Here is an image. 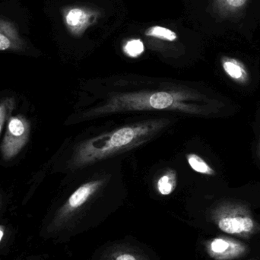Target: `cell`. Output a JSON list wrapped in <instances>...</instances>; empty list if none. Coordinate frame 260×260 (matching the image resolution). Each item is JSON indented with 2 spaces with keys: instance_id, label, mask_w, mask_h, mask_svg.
Returning <instances> with one entry per match:
<instances>
[{
  "instance_id": "18",
  "label": "cell",
  "mask_w": 260,
  "mask_h": 260,
  "mask_svg": "<svg viewBox=\"0 0 260 260\" xmlns=\"http://www.w3.org/2000/svg\"><path fill=\"white\" fill-rule=\"evenodd\" d=\"M259 154L260 156V140H259Z\"/></svg>"
},
{
  "instance_id": "17",
  "label": "cell",
  "mask_w": 260,
  "mask_h": 260,
  "mask_svg": "<svg viewBox=\"0 0 260 260\" xmlns=\"http://www.w3.org/2000/svg\"><path fill=\"white\" fill-rule=\"evenodd\" d=\"M5 235V229L3 226L0 225V243H1L2 240H3V237Z\"/></svg>"
},
{
  "instance_id": "14",
  "label": "cell",
  "mask_w": 260,
  "mask_h": 260,
  "mask_svg": "<svg viewBox=\"0 0 260 260\" xmlns=\"http://www.w3.org/2000/svg\"><path fill=\"white\" fill-rule=\"evenodd\" d=\"M146 35L148 36L154 37V38H160V39L167 40V41H173L177 38V35L170 29L160 26H154L148 29Z\"/></svg>"
},
{
  "instance_id": "12",
  "label": "cell",
  "mask_w": 260,
  "mask_h": 260,
  "mask_svg": "<svg viewBox=\"0 0 260 260\" xmlns=\"http://www.w3.org/2000/svg\"><path fill=\"white\" fill-rule=\"evenodd\" d=\"M177 186V177L174 171H169L159 178L157 183L159 193L168 196L172 193Z\"/></svg>"
},
{
  "instance_id": "15",
  "label": "cell",
  "mask_w": 260,
  "mask_h": 260,
  "mask_svg": "<svg viewBox=\"0 0 260 260\" xmlns=\"http://www.w3.org/2000/svg\"><path fill=\"white\" fill-rule=\"evenodd\" d=\"M144 44L140 40H132L128 41L124 47V52L130 57H137L144 52Z\"/></svg>"
},
{
  "instance_id": "9",
  "label": "cell",
  "mask_w": 260,
  "mask_h": 260,
  "mask_svg": "<svg viewBox=\"0 0 260 260\" xmlns=\"http://www.w3.org/2000/svg\"><path fill=\"white\" fill-rule=\"evenodd\" d=\"M101 260H148L140 252L132 247L117 245L107 250Z\"/></svg>"
},
{
  "instance_id": "1",
  "label": "cell",
  "mask_w": 260,
  "mask_h": 260,
  "mask_svg": "<svg viewBox=\"0 0 260 260\" xmlns=\"http://www.w3.org/2000/svg\"><path fill=\"white\" fill-rule=\"evenodd\" d=\"M201 96L193 93L178 91H143L115 96L108 104L94 110L93 115L120 111L177 110L192 114H202L203 109L188 105L185 101L198 99Z\"/></svg>"
},
{
  "instance_id": "20",
  "label": "cell",
  "mask_w": 260,
  "mask_h": 260,
  "mask_svg": "<svg viewBox=\"0 0 260 260\" xmlns=\"http://www.w3.org/2000/svg\"><path fill=\"white\" fill-rule=\"evenodd\" d=\"M250 260H253V259H250Z\"/></svg>"
},
{
  "instance_id": "8",
  "label": "cell",
  "mask_w": 260,
  "mask_h": 260,
  "mask_svg": "<svg viewBox=\"0 0 260 260\" xmlns=\"http://www.w3.org/2000/svg\"><path fill=\"white\" fill-rule=\"evenodd\" d=\"M221 63L224 73L232 81L241 85L248 83L250 75L244 62L235 58L223 56Z\"/></svg>"
},
{
  "instance_id": "7",
  "label": "cell",
  "mask_w": 260,
  "mask_h": 260,
  "mask_svg": "<svg viewBox=\"0 0 260 260\" xmlns=\"http://www.w3.org/2000/svg\"><path fill=\"white\" fill-rule=\"evenodd\" d=\"M24 42L15 26L10 21L0 18V51L17 50L23 48Z\"/></svg>"
},
{
  "instance_id": "10",
  "label": "cell",
  "mask_w": 260,
  "mask_h": 260,
  "mask_svg": "<svg viewBox=\"0 0 260 260\" xmlns=\"http://www.w3.org/2000/svg\"><path fill=\"white\" fill-rule=\"evenodd\" d=\"M248 0H215L218 12L224 18L238 16L247 7Z\"/></svg>"
},
{
  "instance_id": "19",
  "label": "cell",
  "mask_w": 260,
  "mask_h": 260,
  "mask_svg": "<svg viewBox=\"0 0 260 260\" xmlns=\"http://www.w3.org/2000/svg\"><path fill=\"white\" fill-rule=\"evenodd\" d=\"M0 203H1V197H0Z\"/></svg>"
},
{
  "instance_id": "2",
  "label": "cell",
  "mask_w": 260,
  "mask_h": 260,
  "mask_svg": "<svg viewBox=\"0 0 260 260\" xmlns=\"http://www.w3.org/2000/svg\"><path fill=\"white\" fill-rule=\"evenodd\" d=\"M159 124L149 123L123 126L89 139L79 147L75 164L77 166L88 165L123 151L125 148H129L154 133L155 126Z\"/></svg>"
},
{
  "instance_id": "4",
  "label": "cell",
  "mask_w": 260,
  "mask_h": 260,
  "mask_svg": "<svg viewBox=\"0 0 260 260\" xmlns=\"http://www.w3.org/2000/svg\"><path fill=\"white\" fill-rule=\"evenodd\" d=\"M103 184L102 180H94L79 186L60 208L48 228L50 232L66 229L76 214L91 200Z\"/></svg>"
},
{
  "instance_id": "3",
  "label": "cell",
  "mask_w": 260,
  "mask_h": 260,
  "mask_svg": "<svg viewBox=\"0 0 260 260\" xmlns=\"http://www.w3.org/2000/svg\"><path fill=\"white\" fill-rule=\"evenodd\" d=\"M211 218L221 232L231 236L249 239L260 232V224L245 203L221 202L211 211Z\"/></svg>"
},
{
  "instance_id": "11",
  "label": "cell",
  "mask_w": 260,
  "mask_h": 260,
  "mask_svg": "<svg viewBox=\"0 0 260 260\" xmlns=\"http://www.w3.org/2000/svg\"><path fill=\"white\" fill-rule=\"evenodd\" d=\"M187 161L192 170L199 174L207 176H215V171L204 159L196 154H189Z\"/></svg>"
},
{
  "instance_id": "6",
  "label": "cell",
  "mask_w": 260,
  "mask_h": 260,
  "mask_svg": "<svg viewBox=\"0 0 260 260\" xmlns=\"http://www.w3.org/2000/svg\"><path fill=\"white\" fill-rule=\"evenodd\" d=\"M205 250L215 260H236L247 256L250 247L245 243L228 236H218L208 240Z\"/></svg>"
},
{
  "instance_id": "13",
  "label": "cell",
  "mask_w": 260,
  "mask_h": 260,
  "mask_svg": "<svg viewBox=\"0 0 260 260\" xmlns=\"http://www.w3.org/2000/svg\"><path fill=\"white\" fill-rule=\"evenodd\" d=\"M15 106V100L12 98H6L0 102V134L6 120L10 118Z\"/></svg>"
},
{
  "instance_id": "5",
  "label": "cell",
  "mask_w": 260,
  "mask_h": 260,
  "mask_svg": "<svg viewBox=\"0 0 260 260\" xmlns=\"http://www.w3.org/2000/svg\"><path fill=\"white\" fill-rule=\"evenodd\" d=\"M30 123L22 115L11 116L1 145V152L5 160L14 158L28 142Z\"/></svg>"
},
{
  "instance_id": "16",
  "label": "cell",
  "mask_w": 260,
  "mask_h": 260,
  "mask_svg": "<svg viewBox=\"0 0 260 260\" xmlns=\"http://www.w3.org/2000/svg\"><path fill=\"white\" fill-rule=\"evenodd\" d=\"M67 24L72 27L81 25L85 21V15L80 9H73L68 12L66 17Z\"/></svg>"
}]
</instances>
